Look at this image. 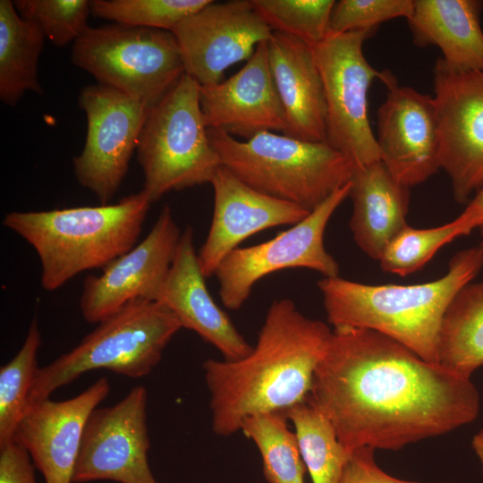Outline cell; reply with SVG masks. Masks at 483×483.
<instances>
[{"instance_id":"cell-23","label":"cell","mask_w":483,"mask_h":483,"mask_svg":"<svg viewBox=\"0 0 483 483\" xmlns=\"http://www.w3.org/2000/svg\"><path fill=\"white\" fill-rule=\"evenodd\" d=\"M481 0H413L406 19L413 43L437 47L453 70L483 72Z\"/></svg>"},{"instance_id":"cell-31","label":"cell","mask_w":483,"mask_h":483,"mask_svg":"<svg viewBox=\"0 0 483 483\" xmlns=\"http://www.w3.org/2000/svg\"><path fill=\"white\" fill-rule=\"evenodd\" d=\"M211 0H93L95 17L127 26L172 31Z\"/></svg>"},{"instance_id":"cell-12","label":"cell","mask_w":483,"mask_h":483,"mask_svg":"<svg viewBox=\"0 0 483 483\" xmlns=\"http://www.w3.org/2000/svg\"><path fill=\"white\" fill-rule=\"evenodd\" d=\"M433 87L440 169L455 201L468 203L483 186V72L455 71L438 58Z\"/></svg>"},{"instance_id":"cell-33","label":"cell","mask_w":483,"mask_h":483,"mask_svg":"<svg viewBox=\"0 0 483 483\" xmlns=\"http://www.w3.org/2000/svg\"><path fill=\"white\" fill-rule=\"evenodd\" d=\"M412 9L413 0H340L333 8L330 30L332 33L377 31L382 22L401 17L407 19Z\"/></svg>"},{"instance_id":"cell-22","label":"cell","mask_w":483,"mask_h":483,"mask_svg":"<svg viewBox=\"0 0 483 483\" xmlns=\"http://www.w3.org/2000/svg\"><path fill=\"white\" fill-rule=\"evenodd\" d=\"M350 183L349 225L353 240L378 261L390 242L408 225L410 187L397 181L381 160L355 166Z\"/></svg>"},{"instance_id":"cell-29","label":"cell","mask_w":483,"mask_h":483,"mask_svg":"<svg viewBox=\"0 0 483 483\" xmlns=\"http://www.w3.org/2000/svg\"><path fill=\"white\" fill-rule=\"evenodd\" d=\"M41 334L36 318L17 354L0 369V446L15 437L28 405L29 394L39 369L38 352Z\"/></svg>"},{"instance_id":"cell-27","label":"cell","mask_w":483,"mask_h":483,"mask_svg":"<svg viewBox=\"0 0 483 483\" xmlns=\"http://www.w3.org/2000/svg\"><path fill=\"white\" fill-rule=\"evenodd\" d=\"M483 218L465 208L453 221L440 226H405L387 245L378 260L383 271L405 276L423 267L434 255L453 239L479 228Z\"/></svg>"},{"instance_id":"cell-34","label":"cell","mask_w":483,"mask_h":483,"mask_svg":"<svg viewBox=\"0 0 483 483\" xmlns=\"http://www.w3.org/2000/svg\"><path fill=\"white\" fill-rule=\"evenodd\" d=\"M374 453L370 447L355 449L340 483H424L398 479L386 473L377 464Z\"/></svg>"},{"instance_id":"cell-18","label":"cell","mask_w":483,"mask_h":483,"mask_svg":"<svg viewBox=\"0 0 483 483\" xmlns=\"http://www.w3.org/2000/svg\"><path fill=\"white\" fill-rule=\"evenodd\" d=\"M208 129L249 140L265 131L285 134L287 120L269 67L267 42L229 79L200 87Z\"/></svg>"},{"instance_id":"cell-4","label":"cell","mask_w":483,"mask_h":483,"mask_svg":"<svg viewBox=\"0 0 483 483\" xmlns=\"http://www.w3.org/2000/svg\"><path fill=\"white\" fill-rule=\"evenodd\" d=\"M151 203L142 190L115 204L12 211L3 225L34 248L41 285L53 292L82 272L103 269L132 249Z\"/></svg>"},{"instance_id":"cell-25","label":"cell","mask_w":483,"mask_h":483,"mask_svg":"<svg viewBox=\"0 0 483 483\" xmlns=\"http://www.w3.org/2000/svg\"><path fill=\"white\" fill-rule=\"evenodd\" d=\"M438 361L470 377L483 365V282H470L448 306L438 336Z\"/></svg>"},{"instance_id":"cell-5","label":"cell","mask_w":483,"mask_h":483,"mask_svg":"<svg viewBox=\"0 0 483 483\" xmlns=\"http://www.w3.org/2000/svg\"><path fill=\"white\" fill-rule=\"evenodd\" d=\"M221 162L250 188L309 212L350 182L355 165L326 142H313L273 131L239 140L208 129Z\"/></svg>"},{"instance_id":"cell-24","label":"cell","mask_w":483,"mask_h":483,"mask_svg":"<svg viewBox=\"0 0 483 483\" xmlns=\"http://www.w3.org/2000/svg\"><path fill=\"white\" fill-rule=\"evenodd\" d=\"M45 35L41 29L21 18L13 1H0V99L10 106L25 92L42 94L38 60Z\"/></svg>"},{"instance_id":"cell-7","label":"cell","mask_w":483,"mask_h":483,"mask_svg":"<svg viewBox=\"0 0 483 483\" xmlns=\"http://www.w3.org/2000/svg\"><path fill=\"white\" fill-rule=\"evenodd\" d=\"M199 90L183 74L148 109L136 151L143 191L152 203L170 191L210 183L221 166L209 140Z\"/></svg>"},{"instance_id":"cell-37","label":"cell","mask_w":483,"mask_h":483,"mask_svg":"<svg viewBox=\"0 0 483 483\" xmlns=\"http://www.w3.org/2000/svg\"><path fill=\"white\" fill-rule=\"evenodd\" d=\"M471 445L481 464V472L483 475V429L473 436Z\"/></svg>"},{"instance_id":"cell-9","label":"cell","mask_w":483,"mask_h":483,"mask_svg":"<svg viewBox=\"0 0 483 483\" xmlns=\"http://www.w3.org/2000/svg\"><path fill=\"white\" fill-rule=\"evenodd\" d=\"M376 31L332 33L312 47L321 75L326 106V143L355 166L380 160L376 135L368 115V92L384 70L366 59L363 44Z\"/></svg>"},{"instance_id":"cell-32","label":"cell","mask_w":483,"mask_h":483,"mask_svg":"<svg viewBox=\"0 0 483 483\" xmlns=\"http://www.w3.org/2000/svg\"><path fill=\"white\" fill-rule=\"evenodd\" d=\"M13 4L21 18L37 24L59 47L78 39L91 13L88 0H16Z\"/></svg>"},{"instance_id":"cell-1","label":"cell","mask_w":483,"mask_h":483,"mask_svg":"<svg viewBox=\"0 0 483 483\" xmlns=\"http://www.w3.org/2000/svg\"><path fill=\"white\" fill-rule=\"evenodd\" d=\"M307 400L350 452L402 449L472 422L480 408L470 377L379 332L350 326L332 329Z\"/></svg>"},{"instance_id":"cell-14","label":"cell","mask_w":483,"mask_h":483,"mask_svg":"<svg viewBox=\"0 0 483 483\" xmlns=\"http://www.w3.org/2000/svg\"><path fill=\"white\" fill-rule=\"evenodd\" d=\"M185 74L200 87L222 81L232 65L248 61L273 30L255 11L250 0L211 1L183 19L172 31Z\"/></svg>"},{"instance_id":"cell-16","label":"cell","mask_w":483,"mask_h":483,"mask_svg":"<svg viewBox=\"0 0 483 483\" xmlns=\"http://www.w3.org/2000/svg\"><path fill=\"white\" fill-rule=\"evenodd\" d=\"M381 81L387 94L377 112L380 160L397 181L411 188L440 169L435 102L432 96L401 86L389 70H385Z\"/></svg>"},{"instance_id":"cell-6","label":"cell","mask_w":483,"mask_h":483,"mask_svg":"<svg viewBox=\"0 0 483 483\" xmlns=\"http://www.w3.org/2000/svg\"><path fill=\"white\" fill-rule=\"evenodd\" d=\"M182 328L157 301L136 300L105 318L75 347L38 369L28 405L43 401L82 374L106 369L130 378L148 375Z\"/></svg>"},{"instance_id":"cell-20","label":"cell","mask_w":483,"mask_h":483,"mask_svg":"<svg viewBox=\"0 0 483 483\" xmlns=\"http://www.w3.org/2000/svg\"><path fill=\"white\" fill-rule=\"evenodd\" d=\"M205 280L194 247L193 230L187 226L157 301L174 313L182 328L195 332L213 345L224 360L241 359L250 352L252 346L215 302Z\"/></svg>"},{"instance_id":"cell-36","label":"cell","mask_w":483,"mask_h":483,"mask_svg":"<svg viewBox=\"0 0 483 483\" xmlns=\"http://www.w3.org/2000/svg\"><path fill=\"white\" fill-rule=\"evenodd\" d=\"M466 207L478 213L483 218V186L471 197ZM478 229L480 233L479 246L483 250V222Z\"/></svg>"},{"instance_id":"cell-26","label":"cell","mask_w":483,"mask_h":483,"mask_svg":"<svg viewBox=\"0 0 483 483\" xmlns=\"http://www.w3.org/2000/svg\"><path fill=\"white\" fill-rule=\"evenodd\" d=\"M292 422L312 483H340L352 452L338 439L330 422L307 399L284 411Z\"/></svg>"},{"instance_id":"cell-13","label":"cell","mask_w":483,"mask_h":483,"mask_svg":"<svg viewBox=\"0 0 483 483\" xmlns=\"http://www.w3.org/2000/svg\"><path fill=\"white\" fill-rule=\"evenodd\" d=\"M148 392L131 388L112 406L97 408L84 428L73 483H158L148 463Z\"/></svg>"},{"instance_id":"cell-17","label":"cell","mask_w":483,"mask_h":483,"mask_svg":"<svg viewBox=\"0 0 483 483\" xmlns=\"http://www.w3.org/2000/svg\"><path fill=\"white\" fill-rule=\"evenodd\" d=\"M109 392V381L102 377L72 398H47L27 407L15 436L28 450L45 483H73L85 426Z\"/></svg>"},{"instance_id":"cell-11","label":"cell","mask_w":483,"mask_h":483,"mask_svg":"<svg viewBox=\"0 0 483 483\" xmlns=\"http://www.w3.org/2000/svg\"><path fill=\"white\" fill-rule=\"evenodd\" d=\"M79 104L86 114L87 135L73 158L75 178L100 204H109L128 172L149 107L98 83L81 89Z\"/></svg>"},{"instance_id":"cell-3","label":"cell","mask_w":483,"mask_h":483,"mask_svg":"<svg viewBox=\"0 0 483 483\" xmlns=\"http://www.w3.org/2000/svg\"><path fill=\"white\" fill-rule=\"evenodd\" d=\"M483 267L479 246L455 253L440 278L414 284H368L337 276L318 282L327 321L334 327L371 329L438 361V336L456 293Z\"/></svg>"},{"instance_id":"cell-2","label":"cell","mask_w":483,"mask_h":483,"mask_svg":"<svg viewBox=\"0 0 483 483\" xmlns=\"http://www.w3.org/2000/svg\"><path fill=\"white\" fill-rule=\"evenodd\" d=\"M331 335L326 323L304 316L291 299L274 301L249 354L202 365L213 432L229 436L250 416L284 412L305 401Z\"/></svg>"},{"instance_id":"cell-30","label":"cell","mask_w":483,"mask_h":483,"mask_svg":"<svg viewBox=\"0 0 483 483\" xmlns=\"http://www.w3.org/2000/svg\"><path fill=\"white\" fill-rule=\"evenodd\" d=\"M273 30L294 37L311 47L330 34L334 0H250Z\"/></svg>"},{"instance_id":"cell-8","label":"cell","mask_w":483,"mask_h":483,"mask_svg":"<svg viewBox=\"0 0 483 483\" xmlns=\"http://www.w3.org/2000/svg\"><path fill=\"white\" fill-rule=\"evenodd\" d=\"M72 62L98 84L151 107L185 74L171 31L119 23L88 26L72 44Z\"/></svg>"},{"instance_id":"cell-21","label":"cell","mask_w":483,"mask_h":483,"mask_svg":"<svg viewBox=\"0 0 483 483\" xmlns=\"http://www.w3.org/2000/svg\"><path fill=\"white\" fill-rule=\"evenodd\" d=\"M267 50L287 120L285 135L326 142V106L312 47L294 37L273 31Z\"/></svg>"},{"instance_id":"cell-28","label":"cell","mask_w":483,"mask_h":483,"mask_svg":"<svg viewBox=\"0 0 483 483\" xmlns=\"http://www.w3.org/2000/svg\"><path fill=\"white\" fill-rule=\"evenodd\" d=\"M284 412L247 418L241 431L257 446L268 483H304L307 470L294 431Z\"/></svg>"},{"instance_id":"cell-15","label":"cell","mask_w":483,"mask_h":483,"mask_svg":"<svg viewBox=\"0 0 483 483\" xmlns=\"http://www.w3.org/2000/svg\"><path fill=\"white\" fill-rule=\"evenodd\" d=\"M182 232L165 206L148 235L118 257L99 275L83 282L81 316L98 324L136 300L157 301L173 263Z\"/></svg>"},{"instance_id":"cell-10","label":"cell","mask_w":483,"mask_h":483,"mask_svg":"<svg viewBox=\"0 0 483 483\" xmlns=\"http://www.w3.org/2000/svg\"><path fill=\"white\" fill-rule=\"evenodd\" d=\"M351 183L334 192L304 219L273 239L257 245L237 248L219 264L214 275L224 306L239 309L261 278L288 268H308L323 277L339 275V265L324 245L326 225L343 201Z\"/></svg>"},{"instance_id":"cell-19","label":"cell","mask_w":483,"mask_h":483,"mask_svg":"<svg viewBox=\"0 0 483 483\" xmlns=\"http://www.w3.org/2000/svg\"><path fill=\"white\" fill-rule=\"evenodd\" d=\"M210 183L214 190L213 217L198 253L206 278L214 275L222 260L247 238L268 228L292 226L310 213L250 188L222 165Z\"/></svg>"},{"instance_id":"cell-35","label":"cell","mask_w":483,"mask_h":483,"mask_svg":"<svg viewBox=\"0 0 483 483\" xmlns=\"http://www.w3.org/2000/svg\"><path fill=\"white\" fill-rule=\"evenodd\" d=\"M30 454L16 436L0 446V483H37Z\"/></svg>"}]
</instances>
